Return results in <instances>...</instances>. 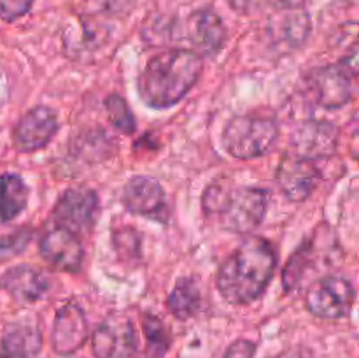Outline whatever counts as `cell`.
Instances as JSON below:
<instances>
[{
  "mask_svg": "<svg viewBox=\"0 0 359 358\" xmlns=\"http://www.w3.org/2000/svg\"><path fill=\"white\" fill-rule=\"evenodd\" d=\"M202 72L203 58L193 49L161 51L151 56L139 74V97L149 107L168 109L188 95Z\"/></svg>",
  "mask_w": 359,
  "mask_h": 358,
  "instance_id": "7a4b0ae2",
  "label": "cell"
},
{
  "mask_svg": "<svg viewBox=\"0 0 359 358\" xmlns=\"http://www.w3.org/2000/svg\"><path fill=\"white\" fill-rule=\"evenodd\" d=\"M121 202L128 213L147 218L156 223H167L170 216L163 186L151 175L140 174L130 178L123 188Z\"/></svg>",
  "mask_w": 359,
  "mask_h": 358,
  "instance_id": "ba28073f",
  "label": "cell"
},
{
  "mask_svg": "<svg viewBox=\"0 0 359 358\" xmlns=\"http://www.w3.org/2000/svg\"><path fill=\"white\" fill-rule=\"evenodd\" d=\"M0 288L18 304L32 305L44 298L49 281L42 270L32 265H14L0 276Z\"/></svg>",
  "mask_w": 359,
  "mask_h": 358,
  "instance_id": "ac0fdd59",
  "label": "cell"
},
{
  "mask_svg": "<svg viewBox=\"0 0 359 358\" xmlns=\"http://www.w3.org/2000/svg\"><path fill=\"white\" fill-rule=\"evenodd\" d=\"M339 126L332 121H307L298 126L291 139V153L298 157L309 158L314 161L316 158L332 157L339 144Z\"/></svg>",
  "mask_w": 359,
  "mask_h": 358,
  "instance_id": "2e32d148",
  "label": "cell"
},
{
  "mask_svg": "<svg viewBox=\"0 0 359 358\" xmlns=\"http://www.w3.org/2000/svg\"><path fill=\"white\" fill-rule=\"evenodd\" d=\"M60 128L56 112L48 105L28 109L13 130V144L20 153L41 151L55 139Z\"/></svg>",
  "mask_w": 359,
  "mask_h": 358,
  "instance_id": "8fae6325",
  "label": "cell"
},
{
  "mask_svg": "<svg viewBox=\"0 0 359 358\" xmlns=\"http://www.w3.org/2000/svg\"><path fill=\"white\" fill-rule=\"evenodd\" d=\"M356 74L358 67L349 65L346 60H342L333 65L314 69L307 83L318 105L325 109H340L353 100Z\"/></svg>",
  "mask_w": 359,
  "mask_h": 358,
  "instance_id": "8992f818",
  "label": "cell"
},
{
  "mask_svg": "<svg viewBox=\"0 0 359 358\" xmlns=\"http://www.w3.org/2000/svg\"><path fill=\"white\" fill-rule=\"evenodd\" d=\"M276 269V248L266 239L248 235L221 263L216 274V286L228 304H252L272 283Z\"/></svg>",
  "mask_w": 359,
  "mask_h": 358,
  "instance_id": "6da1fadb",
  "label": "cell"
},
{
  "mask_svg": "<svg viewBox=\"0 0 359 358\" xmlns=\"http://www.w3.org/2000/svg\"><path fill=\"white\" fill-rule=\"evenodd\" d=\"M256 343L251 339H237L224 351L223 358H255Z\"/></svg>",
  "mask_w": 359,
  "mask_h": 358,
  "instance_id": "83f0119b",
  "label": "cell"
},
{
  "mask_svg": "<svg viewBox=\"0 0 359 358\" xmlns=\"http://www.w3.org/2000/svg\"><path fill=\"white\" fill-rule=\"evenodd\" d=\"M356 302V290L346 277L325 276L312 283L305 293V305L309 312L321 319L347 318Z\"/></svg>",
  "mask_w": 359,
  "mask_h": 358,
  "instance_id": "5b68a950",
  "label": "cell"
},
{
  "mask_svg": "<svg viewBox=\"0 0 359 358\" xmlns=\"http://www.w3.org/2000/svg\"><path fill=\"white\" fill-rule=\"evenodd\" d=\"M35 0H0V20L13 23L32 9Z\"/></svg>",
  "mask_w": 359,
  "mask_h": 358,
  "instance_id": "484cf974",
  "label": "cell"
},
{
  "mask_svg": "<svg viewBox=\"0 0 359 358\" xmlns=\"http://www.w3.org/2000/svg\"><path fill=\"white\" fill-rule=\"evenodd\" d=\"M90 336V325L84 309L76 300H69L56 311L51 329V347L60 357H70L84 346Z\"/></svg>",
  "mask_w": 359,
  "mask_h": 358,
  "instance_id": "4fadbf2b",
  "label": "cell"
},
{
  "mask_svg": "<svg viewBox=\"0 0 359 358\" xmlns=\"http://www.w3.org/2000/svg\"><path fill=\"white\" fill-rule=\"evenodd\" d=\"M42 333L27 323L9 325L0 339V358H41Z\"/></svg>",
  "mask_w": 359,
  "mask_h": 358,
  "instance_id": "d6986e66",
  "label": "cell"
},
{
  "mask_svg": "<svg viewBox=\"0 0 359 358\" xmlns=\"http://www.w3.org/2000/svg\"><path fill=\"white\" fill-rule=\"evenodd\" d=\"M270 39L284 49H298L312 32V18L304 7H286L273 14L266 27Z\"/></svg>",
  "mask_w": 359,
  "mask_h": 358,
  "instance_id": "e0dca14e",
  "label": "cell"
},
{
  "mask_svg": "<svg viewBox=\"0 0 359 358\" xmlns=\"http://www.w3.org/2000/svg\"><path fill=\"white\" fill-rule=\"evenodd\" d=\"M30 188L21 175L0 174V221H13L27 209Z\"/></svg>",
  "mask_w": 359,
  "mask_h": 358,
  "instance_id": "ffe728a7",
  "label": "cell"
},
{
  "mask_svg": "<svg viewBox=\"0 0 359 358\" xmlns=\"http://www.w3.org/2000/svg\"><path fill=\"white\" fill-rule=\"evenodd\" d=\"M98 211H100V200L93 190L69 188L56 200L53 218L58 227L67 228L77 235L93 227Z\"/></svg>",
  "mask_w": 359,
  "mask_h": 358,
  "instance_id": "30bf717a",
  "label": "cell"
},
{
  "mask_svg": "<svg viewBox=\"0 0 359 358\" xmlns=\"http://www.w3.org/2000/svg\"><path fill=\"white\" fill-rule=\"evenodd\" d=\"M202 206L207 216L217 218L221 228L249 235L265 220L270 192L258 186H226L224 179H216L203 192Z\"/></svg>",
  "mask_w": 359,
  "mask_h": 358,
  "instance_id": "3957f363",
  "label": "cell"
},
{
  "mask_svg": "<svg viewBox=\"0 0 359 358\" xmlns=\"http://www.w3.org/2000/svg\"><path fill=\"white\" fill-rule=\"evenodd\" d=\"M142 330L147 343V358H165L172 344V336L167 325L149 312L142 316Z\"/></svg>",
  "mask_w": 359,
  "mask_h": 358,
  "instance_id": "7402d4cb",
  "label": "cell"
},
{
  "mask_svg": "<svg viewBox=\"0 0 359 358\" xmlns=\"http://www.w3.org/2000/svg\"><path fill=\"white\" fill-rule=\"evenodd\" d=\"M28 241H30V232L28 230H18L14 234L0 237V258H7V256L21 253L27 248Z\"/></svg>",
  "mask_w": 359,
  "mask_h": 358,
  "instance_id": "d4e9b609",
  "label": "cell"
},
{
  "mask_svg": "<svg viewBox=\"0 0 359 358\" xmlns=\"http://www.w3.org/2000/svg\"><path fill=\"white\" fill-rule=\"evenodd\" d=\"M139 347L135 326L125 314H109L91 333L95 358H133Z\"/></svg>",
  "mask_w": 359,
  "mask_h": 358,
  "instance_id": "52a82bcc",
  "label": "cell"
},
{
  "mask_svg": "<svg viewBox=\"0 0 359 358\" xmlns=\"http://www.w3.org/2000/svg\"><path fill=\"white\" fill-rule=\"evenodd\" d=\"M105 112H107L109 121L112 123L114 128H118L119 132L125 133V135H132L137 128L135 116H133L132 109H130L128 102L118 93L107 95V98L104 100Z\"/></svg>",
  "mask_w": 359,
  "mask_h": 358,
  "instance_id": "603a6c76",
  "label": "cell"
},
{
  "mask_svg": "<svg viewBox=\"0 0 359 358\" xmlns=\"http://www.w3.org/2000/svg\"><path fill=\"white\" fill-rule=\"evenodd\" d=\"M186 37L193 51L202 55H216L226 42V27L219 14L210 7H200L189 14L186 21Z\"/></svg>",
  "mask_w": 359,
  "mask_h": 358,
  "instance_id": "9a60e30c",
  "label": "cell"
},
{
  "mask_svg": "<svg viewBox=\"0 0 359 358\" xmlns=\"http://www.w3.org/2000/svg\"><path fill=\"white\" fill-rule=\"evenodd\" d=\"M167 307L181 321L193 318L202 307V290L196 277H179L167 297Z\"/></svg>",
  "mask_w": 359,
  "mask_h": 358,
  "instance_id": "44dd1931",
  "label": "cell"
},
{
  "mask_svg": "<svg viewBox=\"0 0 359 358\" xmlns=\"http://www.w3.org/2000/svg\"><path fill=\"white\" fill-rule=\"evenodd\" d=\"M272 4H277V6H287V4L291 2V0H270Z\"/></svg>",
  "mask_w": 359,
  "mask_h": 358,
  "instance_id": "4dcf8cb0",
  "label": "cell"
},
{
  "mask_svg": "<svg viewBox=\"0 0 359 358\" xmlns=\"http://www.w3.org/2000/svg\"><path fill=\"white\" fill-rule=\"evenodd\" d=\"M90 9L95 13H107V14H121L132 7L133 0H84Z\"/></svg>",
  "mask_w": 359,
  "mask_h": 358,
  "instance_id": "4316f807",
  "label": "cell"
},
{
  "mask_svg": "<svg viewBox=\"0 0 359 358\" xmlns=\"http://www.w3.org/2000/svg\"><path fill=\"white\" fill-rule=\"evenodd\" d=\"M279 123L272 114L249 112L233 116L223 130V147L230 157L252 160L263 157L279 139Z\"/></svg>",
  "mask_w": 359,
  "mask_h": 358,
  "instance_id": "277c9868",
  "label": "cell"
},
{
  "mask_svg": "<svg viewBox=\"0 0 359 358\" xmlns=\"http://www.w3.org/2000/svg\"><path fill=\"white\" fill-rule=\"evenodd\" d=\"M321 179L318 165L312 160L298 157L294 153H286L280 160L276 172V181L280 192L291 202H305L318 188Z\"/></svg>",
  "mask_w": 359,
  "mask_h": 358,
  "instance_id": "7c38bea8",
  "label": "cell"
},
{
  "mask_svg": "<svg viewBox=\"0 0 359 358\" xmlns=\"http://www.w3.org/2000/svg\"><path fill=\"white\" fill-rule=\"evenodd\" d=\"M112 244H114L116 253L121 260L135 262L140 256V237L135 228L126 227V225L119 227L112 234Z\"/></svg>",
  "mask_w": 359,
  "mask_h": 358,
  "instance_id": "cb8c5ba5",
  "label": "cell"
},
{
  "mask_svg": "<svg viewBox=\"0 0 359 358\" xmlns=\"http://www.w3.org/2000/svg\"><path fill=\"white\" fill-rule=\"evenodd\" d=\"M263 2H270V0H228L231 9H235L241 14L252 13V11H255L256 7L262 6Z\"/></svg>",
  "mask_w": 359,
  "mask_h": 358,
  "instance_id": "f546056e",
  "label": "cell"
},
{
  "mask_svg": "<svg viewBox=\"0 0 359 358\" xmlns=\"http://www.w3.org/2000/svg\"><path fill=\"white\" fill-rule=\"evenodd\" d=\"M39 253L56 270L79 272L84 258V248L79 237L67 228L55 227L46 232L39 241Z\"/></svg>",
  "mask_w": 359,
  "mask_h": 358,
  "instance_id": "5bb4252c",
  "label": "cell"
},
{
  "mask_svg": "<svg viewBox=\"0 0 359 358\" xmlns=\"http://www.w3.org/2000/svg\"><path fill=\"white\" fill-rule=\"evenodd\" d=\"M276 358H316L314 351L311 347L304 346V344H297V346L286 347L284 351H280Z\"/></svg>",
  "mask_w": 359,
  "mask_h": 358,
  "instance_id": "f1b7e54d",
  "label": "cell"
},
{
  "mask_svg": "<svg viewBox=\"0 0 359 358\" xmlns=\"http://www.w3.org/2000/svg\"><path fill=\"white\" fill-rule=\"evenodd\" d=\"M330 232V228H328ZM326 235H323V225L319 228H316L314 235L307 239L305 242H302L300 248L293 253L290 260H287L286 267H284L283 272V284L286 291H293L304 283L305 276L309 272L316 269H330V267L337 265L335 258H333V251H339V246L333 242L328 248H325V251H319V246L323 244Z\"/></svg>",
  "mask_w": 359,
  "mask_h": 358,
  "instance_id": "9c48e42d",
  "label": "cell"
}]
</instances>
